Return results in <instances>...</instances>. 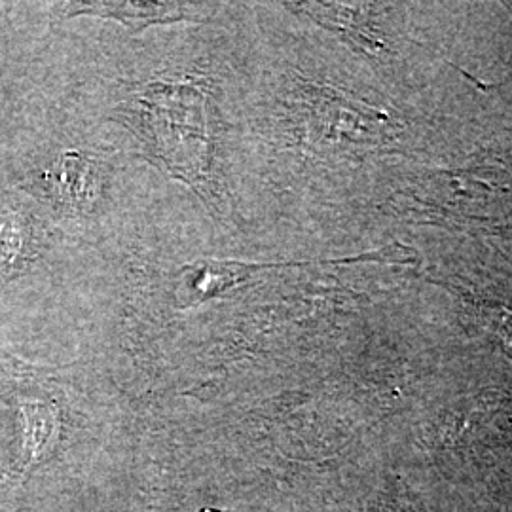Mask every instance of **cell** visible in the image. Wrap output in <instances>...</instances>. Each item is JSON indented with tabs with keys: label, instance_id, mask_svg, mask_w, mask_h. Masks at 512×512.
<instances>
[{
	"label": "cell",
	"instance_id": "1",
	"mask_svg": "<svg viewBox=\"0 0 512 512\" xmlns=\"http://www.w3.org/2000/svg\"><path fill=\"white\" fill-rule=\"evenodd\" d=\"M141 139L167 169L194 188L209 175L205 95L190 82H150L128 107Z\"/></svg>",
	"mask_w": 512,
	"mask_h": 512
},
{
	"label": "cell",
	"instance_id": "2",
	"mask_svg": "<svg viewBox=\"0 0 512 512\" xmlns=\"http://www.w3.org/2000/svg\"><path fill=\"white\" fill-rule=\"evenodd\" d=\"M311 126L332 141L374 143L391 128L389 118L363 103L349 101L329 90H313L310 99Z\"/></svg>",
	"mask_w": 512,
	"mask_h": 512
},
{
	"label": "cell",
	"instance_id": "3",
	"mask_svg": "<svg viewBox=\"0 0 512 512\" xmlns=\"http://www.w3.org/2000/svg\"><path fill=\"white\" fill-rule=\"evenodd\" d=\"M67 14L116 19L128 27L129 33H139L154 23L192 18L188 4L181 2H73Z\"/></svg>",
	"mask_w": 512,
	"mask_h": 512
},
{
	"label": "cell",
	"instance_id": "4",
	"mask_svg": "<svg viewBox=\"0 0 512 512\" xmlns=\"http://www.w3.org/2000/svg\"><path fill=\"white\" fill-rule=\"evenodd\" d=\"M304 12H308L311 18L321 21L323 25H329L330 29L340 31L344 35L357 40L359 46L365 50H378L380 42L374 38V31L366 29L368 10L365 6H344V4H298Z\"/></svg>",
	"mask_w": 512,
	"mask_h": 512
},
{
	"label": "cell",
	"instance_id": "5",
	"mask_svg": "<svg viewBox=\"0 0 512 512\" xmlns=\"http://www.w3.org/2000/svg\"><path fill=\"white\" fill-rule=\"evenodd\" d=\"M484 325L501 342L503 349L512 357V311L499 304H478Z\"/></svg>",
	"mask_w": 512,
	"mask_h": 512
},
{
	"label": "cell",
	"instance_id": "6",
	"mask_svg": "<svg viewBox=\"0 0 512 512\" xmlns=\"http://www.w3.org/2000/svg\"><path fill=\"white\" fill-rule=\"evenodd\" d=\"M65 192L73 202H82L84 198V181H86V162L78 154H67L61 164V175H59Z\"/></svg>",
	"mask_w": 512,
	"mask_h": 512
},
{
	"label": "cell",
	"instance_id": "7",
	"mask_svg": "<svg viewBox=\"0 0 512 512\" xmlns=\"http://www.w3.org/2000/svg\"><path fill=\"white\" fill-rule=\"evenodd\" d=\"M21 249V232L14 220H6L0 226V272L12 268Z\"/></svg>",
	"mask_w": 512,
	"mask_h": 512
},
{
	"label": "cell",
	"instance_id": "8",
	"mask_svg": "<svg viewBox=\"0 0 512 512\" xmlns=\"http://www.w3.org/2000/svg\"><path fill=\"white\" fill-rule=\"evenodd\" d=\"M207 512H213V511H207Z\"/></svg>",
	"mask_w": 512,
	"mask_h": 512
}]
</instances>
